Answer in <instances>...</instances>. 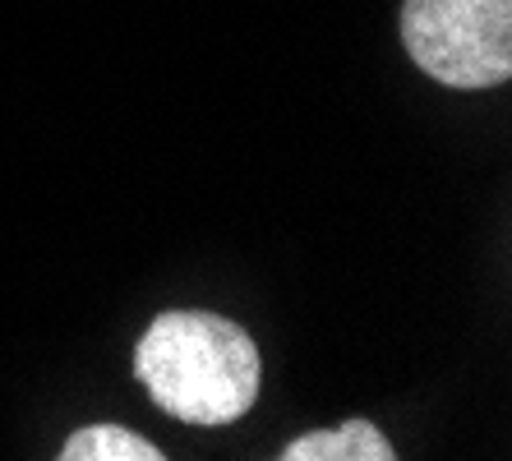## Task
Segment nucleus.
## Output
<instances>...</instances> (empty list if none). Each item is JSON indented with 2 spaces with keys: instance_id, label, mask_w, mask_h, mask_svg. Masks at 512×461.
<instances>
[{
  "instance_id": "obj_1",
  "label": "nucleus",
  "mask_w": 512,
  "mask_h": 461,
  "mask_svg": "<svg viewBox=\"0 0 512 461\" xmlns=\"http://www.w3.org/2000/svg\"><path fill=\"white\" fill-rule=\"evenodd\" d=\"M134 379L185 425H231L259 402V346L208 309H167L134 346Z\"/></svg>"
},
{
  "instance_id": "obj_2",
  "label": "nucleus",
  "mask_w": 512,
  "mask_h": 461,
  "mask_svg": "<svg viewBox=\"0 0 512 461\" xmlns=\"http://www.w3.org/2000/svg\"><path fill=\"white\" fill-rule=\"evenodd\" d=\"M402 47L448 88H494L512 74V0H406Z\"/></svg>"
},
{
  "instance_id": "obj_3",
  "label": "nucleus",
  "mask_w": 512,
  "mask_h": 461,
  "mask_svg": "<svg viewBox=\"0 0 512 461\" xmlns=\"http://www.w3.org/2000/svg\"><path fill=\"white\" fill-rule=\"evenodd\" d=\"M282 461H393V443L379 434L374 420L356 415L346 420L342 429H314V434H300L296 443H286L277 452Z\"/></svg>"
},
{
  "instance_id": "obj_4",
  "label": "nucleus",
  "mask_w": 512,
  "mask_h": 461,
  "mask_svg": "<svg viewBox=\"0 0 512 461\" xmlns=\"http://www.w3.org/2000/svg\"><path fill=\"white\" fill-rule=\"evenodd\" d=\"M167 452H157V443L130 434L125 425H88L79 434L65 438L60 461H162Z\"/></svg>"
}]
</instances>
